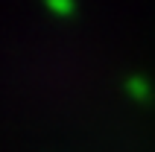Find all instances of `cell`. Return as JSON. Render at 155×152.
<instances>
[{
    "label": "cell",
    "mask_w": 155,
    "mask_h": 152,
    "mask_svg": "<svg viewBox=\"0 0 155 152\" xmlns=\"http://www.w3.org/2000/svg\"><path fill=\"white\" fill-rule=\"evenodd\" d=\"M47 6L56 15H70L73 12V0H47Z\"/></svg>",
    "instance_id": "cell-1"
}]
</instances>
